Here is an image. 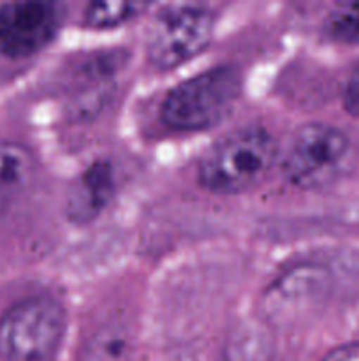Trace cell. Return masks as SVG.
<instances>
[{
	"mask_svg": "<svg viewBox=\"0 0 359 361\" xmlns=\"http://www.w3.org/2000/svg\"><path fill=\"white\" fill-rule=\"evenodd\" d=\"M65 309L51 296H30L0 319L4 361H53L65 335Z\"/></svg>",
	"mask_w": 359,
	"mask_h": 361,
	"instance_id": "3957f363",
	"label": "cell"
},
{
	"mask_svg": "<svg viewBox=\"0 0 359 361\" xmlns=\"http://www.w3.org/2000/svg\"><path fill=\"white\" fill-rule=\"evenodd\" d=\"M60 27L58 7L25 0L0 6V55L23 59L49 44Z\"/></svg>",
	"mask_w": 359,
	"mask_h": 361,
	"instance_id": "8992f818",
	"label": "cell"
},
{
	"mask_svg": "<svg viewBox=\"0 0 359 361\" xmlns=\"http://www.w3.org/2000/svg\"><path fill=\"white\" fill-rule=\"evenodd\" d=\"M115 187L111 164L97 161L83 171L69 192L67 210L77 222H87L94 219L108 204Z\"/></svg>",
	"mask_w": 359,
	"mask_h": 361,
	"instance_id": "52a82bcc",
	"label": "cell"
},
{
	"mask_svg": "<svg viewBox=\"0 0 359 361\" xmlns=\"http://www.w3.org/2000/svg\"><path fill=\"white\" fill-rule=\"evenodd\" d=\"M35 176V161L30 152L14 141H0V212L16 203Z\"/></svg>",
	"mask_w": 359,
	"mask_h": 361,
	"instance_id": "ba28073f",
	"label": "cell"
},
{
	"mask_svg": "<svg viewBox=\"0 0 359 361\" xmlns=\"http://www.w3.org/2000/svg\"><path fill=\"white\" fill-rule=\"evenodd\" d=\"M326 30L338 42H359V2L338 4L327 16Z\"/></svg>",
	"mask_w": 359,
	"mask_h": 361,
	"instance_id": "30bf717a",
	"label": "cell"
},
{
	"mask_svg": "<svg viewBox=\"0 0 359 361\" xmlns=\"http://www.w3.org/2000/svg\"><path fill=\"white\" fill-rule=\"evenodd\" d=\"M351 140L329 123H306L292 136L284 157V171L294 185L313 189L329 183L344 169Z\"/></svg>",
	"mask_w": 359,
	"mask_h": 361,
	"instance_id": "277c9868",
	"label": "cell"
},
{
	"mask_svg": "<svg viewBox=\"0 0 359 361\" xmlns=\"http://www.w3.org/2000/svg\"><path fill=\"white\" fill-rule=\"evenodd\" d=\"M241 76L232 66H217L176 85L162 102V118L178 130H204L220 123L234 108Z\"/></svg>",
	"mask_w": 359,
	"mask_h": 361,
	"instance_id": "7a4b0ae2",
	"label": "cell"
},
{
	"mask_svg": "<svg viewBox=\"0 0 359 361\" xmlns=\"http://www.w3.org/2000/svg\"><path fill=\"white\" fill-rule=\"evenodd\" d=\"M277 159V143L267 130L245 127L218 140L199 164V180L218 194H238L259 183Z\"/></svg>",
	"mask_w": 359,
	"mask_h": 361,
	"instance_id": "6da1fadb",
	"label": "cell"
},
{
	"mask_svg": "<svg viewBox=\"0 0 359 361\" xmlns=\"http://www.w3.org/2000/svg\"><path fill=\"white\" fill-rule=\"evenodd\" d=\"M144 4L139 2H92L84 13V23L94 28H109L136 16Z\"/></svg>",
	"mask_w": 359,
	"mask_h": 361,
	"instance_id": "9c48e42d",
	"label": "cell"
},
{
	"mask_svg": "<svg viewBox=\"0 0 359 361\" xmlns=\"http://www.w3.org/2000/svg\"><path fill=\"white\" fill-rule=\"evenodd\" d=\"M215 18L204 6L165 7L148 34V56L162 69H172L199 55L211 41Z\"/></svg>",
	"mask_w": 359,
	"mask_h": 361,
	"instance_id": "5b68a950",
	"label": "cell"
},
{
	"mask_svg": "<svg viewBox=\"0 0 359 361\" xmlns=\"http://www.w3.org/2000/svg\"><path fill=\"white\" fill-rule=\"evenodd\" d=\"M344 106L348 115L359 118V66L352 71L344 90Z\"/></svg>",
	"mask_w": 359,
	"mask_h": 361,
	"instance_id": "8fae6325",
	"label": "cell"
},
{
	"mask_svg": "<svg viewBox=\"0 0 359 361\" xmlns=\"http://www.w3.org/2000/svg\"><path fill=\"white\" fill-rule=\"evenodd\" d=\"M322 361H359V342L358 344H345L333 349L324 356Z\"/></svg>",
	"mask_w": 359,
	"mask_h": 361,
	"instance_id": "7c38bea8",
	"label": "cell"
}]
</instances>
